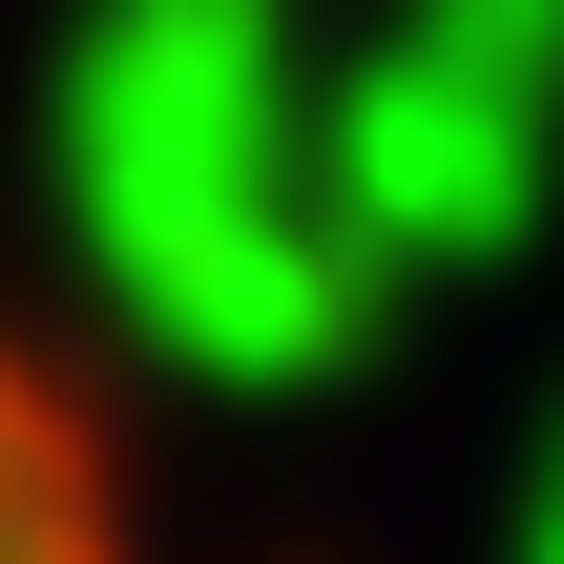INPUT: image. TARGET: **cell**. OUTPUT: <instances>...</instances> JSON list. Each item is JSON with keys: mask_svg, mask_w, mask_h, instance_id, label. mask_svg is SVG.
<instances>
[{"mask_svg": "<svg viewBox=\"0 0 564 564\" xmlns=\"http://www.w3.org/2000/svg\"><path fill=\"white\" fill-rule=\"evenodd\" d=\"M0 564H126V481L21 335H0Z\"/></svg>", "mask_w": 564, "mask_h": 564, "instance_id": "1", "label": "cell"}]
</instances>
